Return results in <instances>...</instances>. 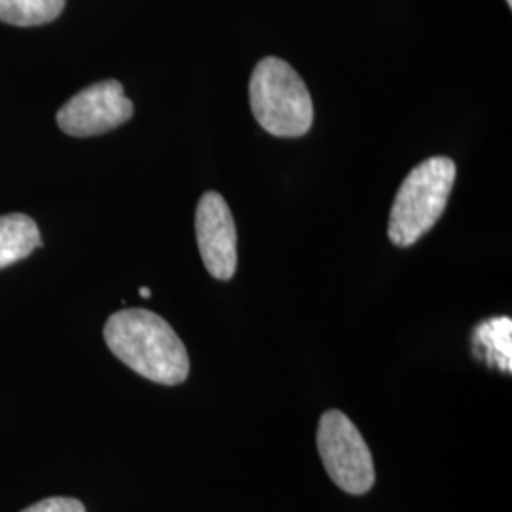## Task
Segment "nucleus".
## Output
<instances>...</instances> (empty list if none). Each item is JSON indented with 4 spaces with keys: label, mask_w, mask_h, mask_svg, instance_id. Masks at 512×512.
<instances>
[{
    "label": "nucleus",
    "mask_w": 512,
    "mask_h": 512,
    "mask_svg": "<svg viewBox=\"0 0 512 512\" xmlns=\"http://www.w3.org/2000/svg\"><path fill=\"white\" fill-rule=\"evenodd\" d=\"M110 351L139 376L162 385L183 384L190 372L183 340L154 311H116L105 325Z\"/></svg>",
    "instance_id": "f257e3e1"
},
{
    "label": "nucleus",
    "mask_w": 512,
    "mask_h": 512,
    "mask_svg": "<svg viewBox=\"0 0 512 512\" xmlns=\"http://www.w3.org/2000/svg\"><path fill=\"white\" fill-rule=\"evenodd\" d=\"M456 164L446 156L427 158L401 184L389 215V239L410 247L439 222L456 183Z\"/></svg>",
    "instance_id": "f03ea898"
},
{
    "label": "nucleus",
    "mask_w": 512,
    "mask_h": 512,
    "mask_svg": "<svg viewBox=\"0 0 512 512\" xmlns=\"http://www.w3.org/2000/svg\"><path fill=\"white\" fill-rule=\"evenodd\" d=\"M249 99L260 128L275 137H302L310 131L311 95L287 61L264 57L251 76Z\"/></svg>",
    "instance_id": "7ed1b4c3"
},
{
    "label": "nucleus",
    "mask_w": 512,
    "mask_h": 512,
    "mask_svg": "<svg viewBox=\"0 0 512 512\" xmlns=\"http://www.w3.org/2000/svg\"><path fill=\"white\" fill-rule=\"evenodd\" d=\"M317 448L327 473L338 488L363 495L374 486L372 454L353 421L340 410H329L317 429Z\"/></svg>",
    "instance_id": "20e7f679"
},
{
    "label": "nucleus",
    "mask_w": 512,
    "mask_h": 512,
    "mask_svg": "<svg viewBox=\"0 0 512 512\" xmlns=\"http://www.w3.org/2000/svg\"><path fill=\"white\" fill-rule=\"evenodd\" d=\"M133 103L118 80H103L71 97L59 112L57 126L73 137H95L126 124Z\"/></svg>",
    "instance_id": "39448f33"
},
{
    "label": "nucleus",
    "mask_w": 512,
    "mask_h": 512,
    "mask_svg": "<svg viewBox=\"0 0 512 512\" xmlns=\"http://www.w3.org/2000/svg\"><path fill=\"white\" fill-rule=\"evenodd\" d=\"M196 239L207 272L228 281L238 268V232L228 203L217 192H205L196 209Z\"/></svg>",
    "instance_id": "423d86ee"
},
{
    "label": "nucleus",
    "mask_w": 512,
    "mask_h": 512,
    "mask_svg": "<svg viewBox=\"0 0 512 512\" xmlns=\"http://www.w3.org/2000/svg\"><path fill=\"white\" fill-rule=\"evenodd\" d=\"M40 245V230L31 217L21 213L0 217V270L27 258Z\"/></svg>",
    "instance_id": "0eeeda50"
},
{
    "label": "nucleus",
    "mask_w": 512,
    "mask_h": 512,
    "mask_svg": "<svg viewBox=\"0 0 512 512\" xmlns=\"http://www.w3.org/2000/svg\"><path fill=\"white\" fill-rule=\"evenodd\" d=\"M476 355L499 370H512L511 317H494L480 323L473 334Z\"/></svg>",
    "instance_id": "6e6552de"
},
{
    "label": "nucleus",
    "mask_w": 512,
    "mask_h": 512,
    "mask_svg": "<svg viewBox=\"0 0 512 512\" xmlns=\"http://www.w3.org/2000/svg\"><path fill=\"white\" fill-rule=\"evenodd\" d=\"M65 0H0V21L16 27H38L59 18Z\"/></svg>",
    "instance_id": "1a4fd4ad"
},
{
    "label": "nucleus",
    "mask_w": 512,
    "mask_h": 512,
    "mask_svg": "<svg viewBox=\"0 0 512 512\" xmlns=\"http://www.w3.org/2000/svg\"><path fill=\"white\" fill-rule=\"evenodd\" d=\"M21 512H86V509L73 497H48Z\"/></svg>",
    "instance_id": "9d476101"
},
{
    "label": "nucleus",
    "mask_w": 512,
    "mask_h": 512,
    "mask_svg": "<svg viewBox=\"0 0 512 512\" xmlns=\"http://www.w3.org/2000/svg\"><path fill=\"white\" fill-rule=\"evenodd\" d=\"M139 293H141V296H143V298H148V296H150V289H148V287H143V289H141Z\"/></svg>",
    "instance_id": "9b49d317"
},
{
    "label": "nucleus",
    "mask_w": 512,
    "mask_h": 512,
    "mask_svg": "<svg viewBox=\"0 0 512 512\" xmlns=\"http://www.w3.org/2000/svg\"><path fill=\"white\" fill-rule=\"evenodd\" d=\"M507 4H509V6H512V0H507Z\"/></svg>",
    "instance_id": "f8f14e48"
}]
</instances>
